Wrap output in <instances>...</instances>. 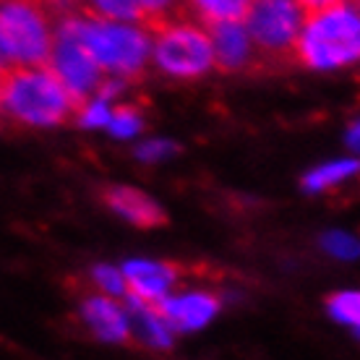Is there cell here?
<instances>
[{"label":"cell","mask_w":360,"mask_h":360,"mask_svg":"<svg viewBox=\"0 0 360 360\" xmlns=\"http://www.w3.org/2000/svg\"><path fill=\"white\" fill-rule=\"evenodd\" d=\"M183 6L198 24H219V21H240L251 0H183Z\"/></svg>","instance_id":"5bb4252c"},{"label":"cell","mask_w":360,"mask_h":360,"mask_svg":"<svg viewBox=\"0 0 360 360\" xmlns=\"http://www.w3.org/2000/svg\"><path fill=\"white\" fill-rule=\"evenodd\" d=\"M82 316L94 337L105 342H126L131 337V324H128V311L115 297L91 295L82 303Z\"/></svg>","instance_id":"8fae6325"},{"label":"cell","mask_w":360,"mask_h":360,"mask_svg":"<svg viewBox=\"0 0 360 360\" xmlns=\"http://www.w3.org/2000/svg\"><path fill=\"white\" fill-rule=\"evenodd\" d=\"M337 3H345V0H297V6L311 13V11H321V8H329V6H337Z\"/></svg>","instance_id":"7402d4cb"},{"label":"cell","mask_w":360,"mask_h":360,"mask_svg":"<svg viewBox=\"0 0 360 360\" xmlns=\"http://www.w3.org/2000/svg\"><path fill=\"white\" fill-rule=\"evenodd\" d=\"M157 311L172 332H196L207 326L219 311V300L212 292L193 290L183 295H167L157 303Z\"/></svg>","instance_id":"ba28073f"},{"label":"cell","mask_w":360,"mask_h":360,"mask_svg":"<svg viewBox=\"0 0 360 360\" xmlns=\"http://www.w3.org/2000/svg\"><path fill=\"white\" fill-rule=\"evenodd\" d=\"M350 146H352V149L358 146V123H352V126H350Z\"/></svg>","instance_id":"603a6c76"},{"label":"cell","mask_w":360,"mask_h":360,"mask_svg":"<svg viewBox=\"0 0 360 360\" xmlns=\"http://www.w3.org/2000/svg\"><path fill=\"white\" fill-rule=\"evenodd\" d=\"M128 324H131V334H136L149 347H170L172 345V329L152 303L128 297Z\"/></svg>","instance_id":"4fadbf2b"},{"label":"cell","mask_w":360,"mask_h":360,"mask_svg":"<svg viewBox=\"0 0 360 360\" xmlns=\"http://www.w3.org/2000/svg\"><path fill=\"white\" fill-rule=\"evenodd\" d=\"M329 314L345 326H352L358 329L360 321V295L355 290H347V292H337V295L329 297Z\"/></svg>","instance_id":"e0dca14e"},{"label":"cell","mask_w":360,"mask_h":360,"mask_svg":"<svg viewBox=\"0 0 360 360\" xmlns=\"http://www.w3.org/2000/svg\"><path fill=\"white\" fill-rule=\"evenodd\" d=\"M91 13L108 21H126L144 27L141 0H91Z\"/></svg>","instance_id":"2e32d148"},{"label":"cell","mask_w":360,"mask_h":360,"mask_svg":"<svg viewBox=\"0 0 360 360\" xmlns=\"http://www.w3.org/2000/svg\"><path fill=\"white\" fill-rule=\"evenodd\" d=\"M60 0H0V68L45 65Z\"/></svg>","instance_id":"3957f363"},{"label":"cell","mask_w":360,"mask_h":360,"mask_svg":"<svg viewBox=\"0 0 360 360\" xmlns=\"http://www.w3.org/2000/svg\"><path fill=\"white\" fill-rule=\"evenodd\" d=\"M358 172V162L355 160H337V162H329V165H319L316 170H311L303 178V186L308 191H326V188H334V186H340L342 180L352 178Z\"/></svg>","instance_id":"9a60e30c"},{"label":"cell","mask_w":360,"mask_h":360,"mask_svg":"<svg viewBox=\"0 0 360 360\" xmlns=\"http://www.w3.org/2000/svg\"><path fill=\"white\" fill-rule=\"evenodd\" d=\"M94 285L102 290V295L108 297H123L128 292L123 271L115 269V266H108V264H102V266L94 269Z\"/></svg>","instance_id":"d6986e66"},{"label":"cell","mask_w":360,"mask_h":360,"mask_svg":"<svg viewBox=\"0 0 360 360\" xmlns=\"http://www.w3.org/2000/svg\"><path fill=\"white\" fill-rule=\"evenodd\" d=\"M360 55L358 0H345L321 11H311L297 32L292 58L314 71L347 68Z\"/></svg>","instance_id":"6da1fadb"},{"label":"cell","mask_w":360,"mask_h":360,"mask_svg":"<svg viewBox=\"0 0 360 360\" xmlns=\"http://www.w3.org/2000/svg\"><path fill=\"white\" fill-rule=\"evenodd\" d=\"M149 29L154 65L170 79H198L214 68L212 39L204 24L183 13V16L160 21Z\"/></svg>","instance_id":"5b68a950"},{"label":"cell","mask_w":360,"mask_h":360,"mask_svg":"<svg viewBox=\"0 0 360 360\" xmlns=\"http://www.w3.org/2000/svg\"><path fill=\"white\" fill-rule=\"evenodd\" d=\"M207 32L212 39L214 65L225 71H243L256 60V50L243 21H219V24H212Z\"/></svg>","instance_id":"30bf717a"},{"label":"cell","mask_w":360,"mask_h":360,"mask_svg":"<svg viewBox=\"0 0 360 360\" xmlns=\"http://www.w3.org/2000/svg\"><path fill=\"white\" fill-rule=\"evenodd\" d=\"M123 279H126L128 297H136V300H144V303H152L157 306L162 297L170 295V290L175 288L180 271L178 266L162 262H128L123 266Z\"/></svg>","instance_id":"9c48e42d"},{"label":"cell","mask_w":360,"mask_h":360,"mask_svg":"<svg viewBox=\"0 0 360 360\" xmlns=\"http://www.w3.org/2000/svg\"><path fill=\"white\" fill-rule=\"evenodd\" d=\"M175 154V144L172 141H146L136 149V157L141 162H160V160H167Z\"/></svg>","instance_id":"44dd1931"},{"label":"cell","mask_w":360,"mask_h":360,"mask_svg":"<svg viewBox=\"0 0 360 360\" xmlns=\"http://www.w3.org/2000/svg\"><path fill=\"white\" fill-rule=\"evenodd\" d=\"M0 71H3V68H0Z\"/></svg>","instance_id":"cb8c5ba5"},{"label":"cell","mask_w":360,"mask_h":360,"mask_svg":"<svg viewBox=\"0 0 360 360\" xmlns=\"http://www.w3.org/2000/svg\"><path fill=\"white\" fill-rule=\"evenodd\" d=\"M0 110L24 126L53 128L76 112V102L47 65L3 68Z\"/></svg>","instance_id":"7a4b0ae2"},{"label":"cell","mask_w":360,"mask_h":360,"mask_svg":"<svg viewBox=\"0 0 360 360\" xmlns=\"http://www.w3.org/2000/svg\"><path fill=\"white\" fill-rule=\"evenodd\" d=\"M324 248L337 259H355L358 256V240L347 233H329L324 238Z\"/></svg>","instance_id":"ffe728a7"},{"label":"cell","mask_w":360,"mask_h":360,"mask_svg":"<svg viewBox=\"0 0 360 360\" xmlns=\"http://www.w3.org/2000/svg\"><path fill=\"white\" fill-rule=\"evenodd\" d=\"M82 42L91 53L102 73H110L115 82H131L144 73L152 53L149 29L126 21H108L94 13L76 16Z\"/></svg>","instance_id":"277c9868"},{"label":"cell","mask_w":360,"mask_h":360,"mask_svg":"<svg viewBox=\"0 0 360 360\" xmlns=\"http://www.w3.org/2000/svg\"><path fill=\"white\" fill-rule=\"evenodd\" d=\"M108 128L110 134L117 136V139H134L141 131V112L134 105H117L110 112Z\"/></svg>","instance_id":"ac0fdd59"},{"label":"cell","mask_w":360,"mask_h":360,"mask_svg":"<svg viewBox=\"0 0 360 360\" xmlns=\"http://www.w3.org/2000/svg\"><path fill=\"white\" fill-rule=\"evenodd\" d=\"M105 201L112 212L134 222L139 227H157L165 222V212L162 207L149 198L146 193L136 188H128V186H112V188L105 191Z\"/></svg>","instance_id":"7c38bea8"},{"label":"cell","mask_w":360,"mask_h":360,"mask_svg":"<svg viewBox=\"0 0 360 360\" xmlns=\"http://www.w3.org/2000/svg\"><path fill=\"white\" fill-rule=\"evenodd\" d=\"M303 18L306 11L297 6V0H251L240 21L251 37L256 58L292 60V47Z\"/></svg>","instance_id":"8992f818"},{"label":"cell","mask_w":360,"mask_h":360,"mask_svg":"<svg viewBox=\"0 0 360 360\" xmlns=\"http://www.w3.org/2000/svg\"><path fill=\"white\" fill-rule=\"evenodd\" d=\"M45 65L55 73V79L63 84L76 105L99 94V89L105 86V73L94 63L91 53L82 42L76 16L63 18L55 27L53 47H50Z\"/></svg>","instance_id":"52a82bcc"}]
</instances>
